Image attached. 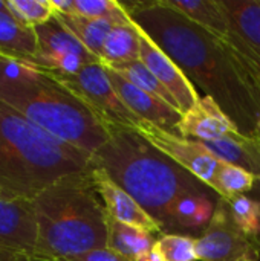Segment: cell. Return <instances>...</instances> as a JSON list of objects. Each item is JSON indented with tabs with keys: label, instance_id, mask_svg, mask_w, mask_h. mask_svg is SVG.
Instances as JSON below:
<instances>
[{
	"label": "cell",
	"instance_id": "cell-33",
	"mask_svg": "<svg viewBox=\"0 0 260 261\" xmlns=\"http://www.w3.org/2000/svg\"><path fill=\"white\" fill-rule=\"evenodd\" d=\"M0 14H8V15H11V11H9V8H8L6 0H0Z\"/></svg>",
	"mask_w": 260,
	"mask_h": 261
},
{
	"label": "cell",
	"instance_id": "cell-3",
	"mask_svg": "<svg viewBox=\"0 0 260 261\" xmlns=\"http://www.w3.org/2000/svg\"><path fill=\"white\" fill-rule=\"evenodd\" d=\"M107 128L109 139L92 158V167L130 194L164 228L175 202L202 182L135 128L115 125Z\"/></svg>",
	"mask_w": 260,
	"mask_h": 261
},
{
	"label": "cell",
	"instance_id": "cell-19",
	"mask_svg": "<svg viewBox=\"0 0 260 261\" xmlns=\"http://www.w3.org/2000/svg\"><path fill=\"white\" fill-rule=\"evenodd\" d=\"M156 237L144 229L116 222L109 217L107 248L127 261H136L152 252Z\"/></svg>",
	"mask_w": 260,
	"mask_h": 261
},
{
	"label": "cell",
	"instance_id": "cell-4",
	"mask_svg": "<svg viewBox=\"0 0 260 261\" xmlns=\"http://www.w3.org/2000/svg\"><path fill=\"white\" fill-rule=\"evenodd\" d=\"M35 261H58L107 248L109 216L92 179V168L67 176L34 200Z\"/></svg>",
	"mask_w": 260,
	"mask_h": 261
},
{
	"label": "cell",
	"instance_id": "cell-14",
	"mask_svg": "<svg viewBox=\"0 0 260 261\" xmlns=\"http://www.w3.org/2000/svg\"><path fill=\"white\" fill-rule=\"evenodd\" d=\"M92 179L110 219L144 229L153 236L162 234L161 225L130 194L112 182L101 170L92 167Z\"/></svg>",
	"mask_w": 260,
	"mask_h": 261
},
{
	"label": "cell",
	"instance_id": "cell-34",
	"mask_svg": "<svg viewBox=\"0 0 260 261\" xmlns=\"http://www.w3.org/2000/svg\"><path fill=\"white\" fill-rule=\"evenodd\" d=\"M239 261H259V260H256V258H244V260H239Z\"/></svg>",
	"mask_w": 260,
	"mask_h": 261
},
{
	"label": "cell",
	"instance_id": "cell-21",
	"mask_svg": "<svg viewBox=\"0 0 260 261\" xmlns=\"http://www.w3.org/2000/svg\"><path fill=\"white\" fill-rule=\"evenodd\" d=\"M66 29H69L93 55L98 58L101 57V50L104 46V41L113 28L115 21L126 18H86L74 14H55L54 15ZM101 61V60H100Z\"/></svg>",
	"mask_w": 260,
	"mask_h": 261
},
{
	"label": "cell",
	"instance_id": "cell-13",
	"mask_svg": "<svg viewBox=\"0 0 260 261\" xmlns=\"http://www.w3.org/2000/svg\"><path fill=\"white\" fill-rule=\"evenodd\" d=\"M113 89L116 90L126 107L143 122H149L161 130L173 135H179L178 125L181 122L182 113L172 104L141 90L127 80H124L118 72L104 66Z\"/></svg>",
	"mask_w": 260,
	"mask_h": 261
},
{
	"label": "cell",
	"instance_id": "cell-20",
	"mask_svg": "<svg viewBox=\"0 0 260 261\" xmlns=\"http://www.w3.org/2000/svg\"><path fill=\"white\" fill-rule=\"evenodd\" d=\"M37 52L34 28L23 26L12 15L0 14V55L31 64Z\"/></svg>",
	"mask_w": 260,
	"mask_h": 261
},
{
	"label": "cell",
	"instance_id": "cell-23",
	"mask_svg": "<svg viewBox=\"0 0 260 261\" xmlns=\"http://www.w3.org/2000/svg\"><path fill=\"white\" fill-rule=\"evenodd\" d=\"M256 187V174L236 167L222 162V167L216 176L213 191L219 194V197L228 200L238 196L250 194Z\"/></svg>",
	"mask_w": 260,
	"mask_h": 261
},
{
	"label": "cell",
	"instance_id": "cell-24",
	"mask_svg": "<svg viewBox=\"0 0 260 261\" xmlns=\"http://www.w3.org/2000/svg\"><path fill=\"white\" fill-rule=\"evenodd\" d=\"M110 69H113L115 72H118L124 80H127L129 83H132L133 86L139 87L141 90L172 104L176 107V102L173 99V96L169 93V90L161 84V81L144 66V63L141 60H135L132 63H126V64H116V66H107ZM178 109V107H176Z\"/></svg>",
	"mask_w": 260,
	"mask_h": 261
},
{
	"label": "cell",
	"instance_id": "cell-9",
	"mask_svg": "<svg viewBox=\"0 0 260 261\" xmlns=\"http://www.w3.org/2000/svg\"><path fill=\"white\" fill-rule=\"evenodd\" d=\"M196 258L201 261H239L256 258L257 248L234 225L227 202L221 197L208 228L196 239Z\"/></svg>",
	"mask_w": 260,
	"mask_h": 261
},
{
	"label": "cell",
	"instance_id": "cell-17",
	"mask_svg": "<svg viewBox=\"0 0 260 261\" xmlns=\"http://www.w3.org/2000/svg\"><path fill=\"white\" fill-rule=\"evenodd\" d=\"M139 37L141 29L130 15L115 21L104 41L100 57L101 63L104 66H116L139 60Z\"/></svg>",
	"mask_w": 260,
	"mask_h": 261
},
{
	"label": "cell",
	"instance_id": "cell-5",
	"mask_svg": "<svg viewBox=\"0 0 260 261\" xmlns=\"http://www.w3.org/2000/svg\"><path fill=\"white\" fill-rule=\"evenodd\" d=\"M92 168V158L0 101V188L34 200L55 182Z\"/></svg>",
	"mask_w": 260,
	"mask_h": 261
},
{
	"label": "cell",
	"instance_id": "cell-6",
	"mask_svg": "<svg viewBox=\"0 0 260 261\" xmlns=\"http://www.w3.org/2000/svg\"><path fill=\"white\" fill-rule=\"evenodd\" d=\"M49 73L75 93L107 127L136 128L143 122L121 101L103 63L89 64L72 75Z\"/></svg>",
	"mask_w": 260,
	"mask_h": 261
},
{
	"label": "cell",
	"instance_id": "cell-26",
	"mask_svg": "<svg viewBox=\"0 0 260 261\" xmlns=\"http://www.w3.org/2000/svg\"><path fill=\"white\" fill-rule=\"evenodd\" d=\"M153 251L162 261H195L196 239L179 234H161Z\"/></svg>",
	"mask_w": 260,
	"mask_h": 261
},
{
	"label": "cell",
	"instance_id": "cell-1",
	"mask_svg": "<svg viewBox=\"0 0 260 261\" xmlns=\"http://www.w3.org/2000/svg\"><path fill=\"white\" fill-rule=\"evenodd\" d=\"M123 6L138 28L179 66L195 89L199 87L221 106L241 135L256 138L259 109L253 87V66L257 64L164 0L123 3Z\"/></svg>",
	"mask_w": 260,
	"mask_h": 261
},
{
	"label": "cell",
	"instance_id": "cell-11",
	"mask_svg": "<svg viewBox=\"0 0 260 261\" xmlns=\"http://www.w3.org/2000/svg\"><path fill=\"white\" fill-rule=\"evenodd\" d=\"M0 246L15 249L35 260L37 220L32 200L0 188Z\"/></svg>",
	"mask_w": 260,
	"mask_h": 261
},
{
	"label": "cell",
	"instance_id": "cell-16",
	"mask_svg": "<svg viewBox=\"0 0 260 261\" xmlns=\"http://www.w3.org/2000/svg\"><path fill=\"white\" fill-rule=\"evenodd\" d=\"M233 32L260 66V0H221Z\"/></svg>",
	"mask_w": 260,
	"mask_h": 261
},
{
	"label": "cell",
	"instance_id": "cell-15",
	"mask_svg": "<svg viewBox=\"0 0 260 261\" xmlns=\"http://www.w3.org/2000/svg\"><path fill=\"white\" fill-rule=\"evenodd\" d=\"M178 132L181 136L199 142L216 141L239 133L234 122L221 106L205 95H202L190 110L182 113Z\"/></svg>",
	"mask_w": 260,
	"mask_h": 261
},
{
	"label": "cell",
	"instance_id": "cell-27",
	"mask_svg": "<svg viewBox=\"0 0 260 261\" xmlns=\"http://www.w3.org/2000/svg\"><path fill=\"white\" fill-rule=\"evenodd\" d=\"M70 14L86 18H120L129 15L116 0H72Z\"/></svg>",
	"mask_w": 260,
	"mask_h": 261
},
{
	"label": "cell",
	"instance_id": "cell-32",
	"mask_svg": "<svg viewBox=\"0 0 260 261\" xmlns=\"http://www.w3.org/2000/svg\"><path fill=\"white\" fill-rule=\"evenodd\" d=\"M136 261H162L159 258V255L155 252V251H152V252H149V254H146L144 257H141L139 260Z\"/></svg>",
	"mask_w": 260,
	"mask_h": 261
},
{
	"label": "cell",
	"instance_id": "cell-2",
	"mask_svg": "<svg viewBox=\"0 0 260 261\" xmlns=\"http://www.w3.org/2000/svg\"><path fill=\"white\" fill-rule=\"evenodd\" d=\"M0 101L90 158L107 142V125L49 72L0 55Z\"/></svg>",
	"mask_w": 260,
	"mask_h": 261
},
{
	"label": "cell",
	"instance_id": "cell-22",
	"mask_svg": "<svg viewBox=\"0 0 260 261\" xmlns=\"http://www.w3.org/2000/svg\"><path fill=\"white\" fill-rule=\"evenodd\" d=\"M202 145L221 162L236 165L254 173V156L251 150V138H247L241 133L202 142Z\"/></svg>",
	"mask_w": 260,
	"mask_h": 261
},
{
	"label": "cell",
	"instance_id": "cell-18",
	"mask_svg": "<svg viewBox=\"0 0 260 261\" xmlns=\"http://www.w3.org/2000/svg\"><path fill=\"white\" fill-rule=\"evenodd\" d=\"M170 8L181 12L190 21L205 31L228 40L231 24L221 0H164Z\"/></svg>",
	"mask_w": 260,
	"mask_h": 261
},
{
	"label": "cell",
	"instance_id": "cell-8",
	"mask_svg": "<svg viewBox=\"0 0 260 261\" xmlns=\"http://www.w3.org/2000/svg\"><path fill=\"white\" fill-rule=\"evenodd\" d=\"M135 130L139 132L159 151L175 161L179 167L187 170L190 174L213 190L222 162L216 159L202 145V142L184 138L181 135L169 133L149 122H141Z\"/></svg>",
	"mask_w": 260,
	"mask_h": 261
},
{
	"label": "cell",
	"instance_id": "cell-12",
	"mask_svg": "<svg viewBox=\"0 0 260 261\" xmlns=\"http://www.w3.org/2000/svg\"><path fill=\"white\" fill-rule=\"evenodd\" d=\"M139 60L169 90L181 113H185L198 102L201 95L195 86L179 66L143 31L139 37Z\"/></svg>",
	"mask_w": 260,
	"mask_h": 261
},
{
	"label": "cell",
	"instance_id": "cell-7",
	"mask_svg": "<svg viewBox=\"0 0 260 261\" xmlns=\"http://www.w3.org/2000/svg\"><path fill=\"white\" fill-rule=\"evenodd\" d=\"M34 31L37 35V52L31 64L41 70L72 75L89 64L101 63L55 17L34 28Z\"/></svg>",
	"mask_w": 260,
	"mask_h": 261
},
{
	"label": "cell",
	"instance_id": "cell-31",
	"mask_svg": "<svg viewBox=\"0 0 260 261\" xmlns=\"http://www.w3.org/2000/svg\"><path fill=\"white\" fill-rule=\"evenodd\" d=\"M253 87H254V95H256V102L259 109V119H257V127H256V138L260 139V67H253Z\"/></svg>",
	"mask_w": 260,
	"mask_h": 261
},
{
	"label": "cell",
	"instance_id": "cell-25",
	"mask_svg": "<svg viewBox=\"0 0 260 261\" xmlns=\"http://www.w3.org/2000/svg\"><path fill=\"white\" fill-rule=\"evenodd\" d=\"M11 15L28 28H37L54 18L51 0H6Z\"/></svg>",
	"mask_w": 260,
	"mask_h": 261
},
{
	"label": "cell",
	"instance_id": "cell-29",
	"mask_svg": "<svg viewBox=\"0 0 260 261\" xmlns=\"http://www.w3.org/2000/svg\"><path fill=\"white\" fill-rule=\"evenodd\" d=\"M251 150L254 156V174H256V187L251 191L260 199V139L259 138H251Z\"/></svg>",
	"mask_w": 260,
	"mask_h": 261
},
{
	"label": "cell",
	"instance_id": "cell-10",
	"mask_svg": "<svg viewBox=\"0 0 260 261\" xmlns=\"http://www.w3.org/2000/svg\"><path fill=\"white\" fill-rule=\"evenodd\" d=\"M221 197L207 185L184 193L172 206L162 234H179L198 239L211 223Z\"/></svg>",
	"mask_w": 260,
	"mask_h": 261
},
{
	"label": "cell",
	"instance_id": "cell-30",
	"mask_svg": "<svg viewBox=\"0 0 260 261\" xmlns=\"http://www.w3.org/2000/svg\"><path fill=\"white\" fill-rule=\"evenodd\" d=\"M0 261H35L31 255L15 251V249H9L5 246H0Z\"/></svg>",
	"mask_w": 260,
	"mask_h": 261
},
{
	"label": "cell",
	"instance_id": "cell-28",
	"mask_svg": "<svg viewBox=\"0 0 260 261\" xmlns=\"http://www.w3.org/2000/svg\"><path fill=\"white\" fill-rule=\"evenodd\" d=\"M58 261H127L123 258L121 255H118L116 252H113L109 248H103V249H95L77 257H70V258H63Z\"/></svg>",
	"mask_w": 260,
	"mask_h": 261
}]
</instances>
